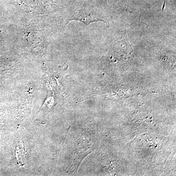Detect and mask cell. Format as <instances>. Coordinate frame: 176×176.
Masks as SVG:
<instances>
[{
    "label": "cell",
    "instance_id": "6da1fadb",
    "mask_svg": "<svg viewBox=\"0 0 176 176\" xmlns=\"http://www.w3.org/2000/svg\"><path fill=\"white\" fill-rule=\"evenodd\" d=\"M165 2H166V0H165V1H164V5H163V10H162V11H163V10H164V6H165Z\"/></svg>",
    "mask_w": 176,
    "mask_h": 176
}]
</instances>
